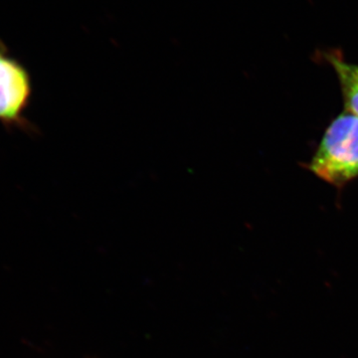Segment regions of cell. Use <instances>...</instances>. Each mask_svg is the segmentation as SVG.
Masks as SVG:
<instances>
[{
	"instance_id": "6da1fadb",
	"label": "cell",
	"mask_w": 358,
	"mask_h": 358,
	"mask_svg": "<svg viewBox=\"0 0 358 358\" xmlns=\"http://www.w3.org/2000/svg\"><path fill=\"white\" fill-rule=\"evenodd\" d=\"M308 169L338 188L358 178L357 115L345 110L333 120Z\"/></svg>"
},
{
	"instance_id": "7a4b0ae2",
	"label": "cell",
	"mask_w": 358,
	"mask_h": 358,
	"mask_svg": "<svg viewBox=\"0 0 358 358\" xmlns=\"http://www.w3.org/2000/svg\"><path fill=\"white\" fill-rule=\"evenodd\" d=\"M33 96L31 75L0 40V124L8 131L20 129L32 134L26 113Z\"/></svg>"
},
{
	"instance_id": "3957f363",
	"label": "cell",
	"mask_w": 358,
	"mask_h": 358,
	"mask_svg": "<svg viewBox=\"0 0 358 358\" xmlns=\"http://www.w3.org/2000/svg\"><path fill=\"white\" fill-rule=\"evenodd\" d=\"M324 57L336 71L345 110L358 117V65L346 62L341 52H326Z\"/></svg>"
}]
</instances>
